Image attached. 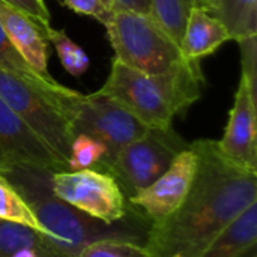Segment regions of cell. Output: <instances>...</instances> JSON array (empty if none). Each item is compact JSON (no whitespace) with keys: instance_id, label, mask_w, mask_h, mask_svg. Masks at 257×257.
I'll list each match as a JSON object with an SVG mask.
<instances>
[{"instance_id":"obj_18","label":"cell","mask_w":257,"mask_h":257,"mask_svg":"<svg viewBox=\"0 0 257 257\" xmlns=\"http://www.w3.org/2000/svg\"><path fill=\"white\" fill-rule=\"evenodd\" d=\"M107 157L105 146L96 139L86 134H75L71 142L68 170H101Z\"/></svg>"},{"instance_id":"obj_30","label":"cell","mask_w":257,"mask_h":257,"mask_svg":"<svg viewBox=\"0 0 257 257\" xmlns=\"http://www.w3.org/2000/svg\"><path fill=\"white\" fill-rule=\"evenodd\" d=\"M202 6H203V5H202Z\"/></svg>"},{"instance_id":"obj_16","label":"cell","mask_w":257,"mask_h":257,"mask_svg":"<svg viewBox=\"0 0 257 257\" xmlns=\"http://www.w3.org/2000/svg\"><path fill=\"white\" fill-rule=\"evenodd\" d=\"M196 6H202V0H149L148 14L181 48L188 15Z\"/></svg>"},{"instance_id":"obj_12","label":"cell","mask_w":257,"mask_h":257,"mask_svg":"<svg viewBox=\"0 0 257 257\" xmlns=\"http://www.w3.org/2000/svg\"><path fill=\"white\" fill-rule=\"evenodd\" d=\"M0 23L20 56L44 78L54 80L47 66L48 47L42 27L21 11L0 0Z\"/></svg>"},{"instance_id":"obj_1","label":"cell","mask_w":257,"mask_h":257,"mask_svg":"<svg viewBox=\"0 0 257 257\" xmlns=\"http://www.w3.org/2000/svg\"><path fill=\"white\" fill-rule=\"evenodd\" d=\"M190 148L197 155L194 181L176 212L149 224L145 241L148 257H199L257 202V172L224 157L217 140L200 139Z\"/></svg>"},{"instance_id":"obj_13","label":"cell","mask_w":257,"mask_h":257,"mask_svg":"<svg viewBox=\"0 0 257 257\" xmlns=\"http://www.w3.org/2000/svg\"><path fill=\"white\" fill-rule=\"evenodd\" d=\"M227 41L230 35L220 18L203 6L191 9L181 42V51L187 60L200 62Z\"/></svg>"},{"instance_id":"obj_7","label":"cell","mask_w":257,"mask_h":257,"mask_svg":"<svg viewBox=\"0 0 257 257\" xmlns=\"http://www.w3.org/2000/svg\"><path fill=\"white\" fill-rule=\"evenodd\" d=\"M50 184L57 199L104 224L120 221L130 214L125 194L105 172L96 169L53 172Z\"/></svg>"},{"instance_id":"obj_25","label":"cell","mask_w":257,"mask_h":257,"mask_svg":"<svg viewBox=\"0 0 257 257\" xmlns=\"http://www.w3.org/2000/svg\"><path fill=\"white\" fill-rule=\"evenodd\" d=\"M12 257H63L62 254H59L56 250H53L48 242L39 245V247H33V248H26L20 253H17L15 256Z\"/></svg>"},{"instance_id":"obj_9","label":"cell","mask_w":257,"mask_h":257,"mask_svg":"<svg viewBox=\"0 0 257 257\" xmlns=\"http://www.w3.org/2000/svg\"><path fill=\"white\" fill-rule=\"evenodd\" d=\"M17 169L68 170L45 142L0 98V175Z\"/></svg>"},{"instance_id":"obj_3","label":"cell","mask_w":257,"mask_h":257,"mask_svg":"<svg viewBox=\"0 0 257 257\" xmlns=\"http://www.w3.org/2000/svg\"><path fill=\"white\" fill-rule=\"evenodd\" d=\"M203 86L205 77L196 60L163 74H146L113 59L110 75L98 92L114 99L148 128H172L173 119L200 98Z\"/></svg>"},{"instance_id":"obj_2","label":"cell","mask_w":257,"mask_h":257,"mask_svg":"<svg viewBox=\"0 0 257 257\" xmlns=\"http://www.w3.org/2000/svg\"><path fill=\"white\" fill-rule=\"evenodd\" d=\"M51 173L17 169L3 176L29 203L53 250L63 257H78L86 245L104 239H128L145 244L149 223L139 212L134 215L130 212L120 221L104 224L57 199L51 191Z\"/></svg>"},{"instance_id":"obj_5","label":"cell","mask_w":257,"mask_h":257,"mask_svg":"<svg viewBox=\"0 0 257 257\" xmlns=\"http://www.w3.org/2000/svg\"><path fill=\"white\" fill-rule=\"evenodd\" d=\"M104 27L114 50V59L133 69L163 74L187 62L179 45L149 14L113 5L111 18Z\"/></svg>"},{"instance_id":"obj_6","label":"cell","mask_w":257,"mask_h":257,"mask_svg":"<svg viewBox=\"0 0 257 257\" xmlns=\"http://www.w3.org/2000/svg\"><path fill=\"white\" fill-rule=\"evenodd\" d=\"M187 148L188 143L173 128H149L122 148L102 172L117 182L128 200L160 178Z\"/></svg>"},{"instance_id":"obj_23","label":"cell","mask_w":257,"mask_h":257,"mask_svg":"<svg viewBox=\"0 0 257 257\" xmlns=\"http://www.w3.org/2000/svg\"><path fill=\"white\" fill-rule=\"evenodd\" d=\"M63 5L75 14L92 17L101 24H107L113 14V6L105 0H63Z\"/></svg>"},{"instance_id":"obj_28","label":"cell","mask_w":257,"mask_h":257,"mask_svg":"<svg viewBox=\"0 0 257 257\" xmlns=\"http://www.w3.org/2000/svg\"><path fill=\"white\" fill-rule=\"evenodd\" d=\"M170 257H182V256H179V254H173V256H170Z\"/></svg>"},{"instance_id":"obj_14","label":"cell","mask_w":257,"mask_h":257,"mask_svg":"<svg viewBox=\"0 0 257 257\" xmlns=\"http://www.w3.org/2000/svg\"><path fill=\"white\" fill-rule=\"evenodd\" d=\"M257 202L232 221L199 257H247L256 251Z\"/></svg>"},{"instance_id":"obj_24","label":"cell","mask_w":257,"mask_h":257,"mask_svg":"<svg viewBox=\"0 0 257 257\" xmlns=\"http://www.w3.org/2000/svg\"><path fill=\"white\" fill-rule=\"evenodd\" d=\"M2 2H5L6 5L29 15L32 20H35L42 27V30L47 35V30L51 26H50V12H48V8L44 0H2Z\"/></svg>"},{"instance_id":"obj_22","label":"cell","mask_w":257,"mask_h":257,"mask_svg":"<svg viewBox=\"0 0 257 257\" xmlns=\"http://www.w3.org/2000/svg\"><path fill=\"white\" fill-rule=\"evenodd\" d=\"M78 257H148L145 244L128 239H104L86 245Z\"/></svg>"},{"instance_id":"obj_17","label":"cell","mask_w":257,"mask_h":257,"mask_svg":"<svg viewBox=\"0 0 257 257\" xmlns=\"http://www.w3.org/2000/svg\"><path fill=\"white\" fill-rule=\"evenodd\" d=\"M0 220L27 226L44 236V229L20 191L0 175Z\"/></svg>"},{"instance_id":"obj_26","label":"cell","mask_w":257,"mask_h":257,"mask_svg":"<svg viewBox=\"0 0 257 257\" xmlns=\"http://www.w3.org/2000/svg\"><path fill=\"white\" fill-rule=\"evenodd\" d=\"M113 5H117L125 9L140 12V14L149 12V0H113Z\"/></svg>"},{"instance_id":"obj_15","label":"cell","mask_w":257,"mask_h":257,"mask_svg":"<svg viewBox=\"0 0 257 257\" xmlns=\"http://www.w3.org/2000/svg\"><path fill=\"white\" fill-rule=\"evenodd\" d=\"M202 5L221 20L230 39L242 42L256 38L257 0H202Z\"/></svg>"},{"instance_id":"obj_8","label":"cell","mask_w":257,"mask_h":257,"mask_svg":"<svg viewBox=\"0 0 257 257\" xmlns=\"http://www.w3.org/2000/svg\"><path fill=\"white\" fill-rule=\"evenodd\" d=\"M71 130L72 136L86 134L105 146L107 157L101 167L102 172L122 148L146 134L149 128L114 99L96 90L90 95L80 93L74 105Z\"/></svg>"},{"instance_id":"obj_21","label":"cell","mask_w":257,"mask_h":257,"mask_svg":"<svg viewBox=\"0 0 257 257\" xmlns=\"http://www.w3.org/2000/svg\"><path fill=\"white\" fill-rule=\"evenodd\" d=\"M0 68L6 69L15 75H20L29 81L38 83V84H45V86H56L59 84L56 80H47L41 77L15 50L12 42L9 41L2 23H0Z\"/></svg>"},{"instance_id":"obj_29","label":"cell","mask_w":257,"mask_h":257,"mask_svg":"<svg viewBox=\"0 0 257 257\" xmlns=\"http://www.w3.org/2000/svg\"><path fill=\"white\" fill-rule=\"evenodd\" d=\"M251 257H256V253H254V254H251Z\"/></svg>"},{"instance_id":"obj_4","label":"cell","mask_w":257,"mask_h":257,"mask_svg":"<svg viewBox=\"0 0 257 257\" xmlns=\"http://www.w3.org/2000/svg\"><path fill=\"white\" fill-rule=\"evenodd\" d=\"M80 93L62 84L45 86L0 68V98L66 164L74 139L71 117Z\"/></svg>"},{"instance_id":"obj_19","label":"cell","mask_w":257,"mask_h":257,"mask_svg":"<svg viewBox=\"0 0 257 257\" xmlns=\"http://www.w3.org/2000/svg\"><path fill=\"white\" fill-rule=\"evenodd\" d=\"M42 233L11 221L0 220V257H12L17 253L45 244Z\"/></svg>"},{"instance_id":"obj_11","label":"cell","mask_w":257,"mask_h":257,"mask_svg":"<svg viewBox=\"0 0 257 257\" xmlns=\"http://www.w3.org/2000/svg\"><path fill=\"white\" fill-rule=\"evenodd\" d=\"M256 120V81L242 72L224 136L217 145L230 161L254 172H257Z\"/></svg>"},{"instance_id":"obj_10","label":"cell","mask_w":257,"mask_h":257,"mask_svg":"<svg viewBox=\"0 0 257 257\" xmlns=\"http://www.w3.org/2000/svg\"><path fill=\"white\" fill-rule=\"evenodd\" d=\"M197 172V155L190 148L172 161L169 169L151 185L130 197L131 206L149 223L155 224L169 218L182 205Z\"/></svg>"},{"instance_id":"obj_20","label":"cell","mask_w":257,"mask_h":257,"mask_svg":"<svg viewBox=\"0 0 257 257\" xmlns=\"http://www.w3.org/2000/svg\"><path fill=\"white\" fill-rule=\"evenodd\" d=\"M47 39L53 42L57 56L60 59L62 66L74 77H80L86 72V69L90 65V60L84 50L77 45L66 33L65 30H57L50 27L47 30Z\"/></svg>"},{"instance_id":"obj_27","label":"cell","mask_w":257,"mask_h":257,"mask_svg":"<svg viewBox=\"0 0 257 257\" xmlns=\"http://www.w3.org/2000/svg\"><path fill=\"white\" fill-rule=\"evenodd\" d=\"M105 2H107L108 5H111V6H113V0H105Z\"/></svg>"}]
</instances>
